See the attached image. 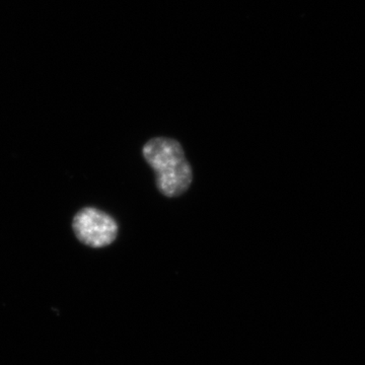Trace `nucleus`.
Returning <instances> with one entry per match:
<instances>
[{
  "mask_svg": "<svg viewBox=\"0 0 365 365\" xmlns=\"http://www.w3.org/2000/svg\"><path fill=\"white\" fill-rule=\"evenodd\" d=\"M143 155L155 172V185L162 195L177 198L188 191L193 182V170L179 141L155 137L144 144Z\"/></svg>",
  "mask_w": 365,
  "mask_h": 365,
  "instance_id": "1",
  "label": "nucleus"
},
{
  "mask_svg": "<svg viewBox=\"0 0 365 365\" xmlns=\"http://www.w3.org/2000/svg\"><path fill=\"white\" fill-rule=\"evenodd\" d=\"M72 227L79 242L96 249L110 246L116 241L119 232L118 223L111 215L93 207L78 211Z\"/></svg>",
  "mask_w": 365,
  "mask_h": 365,
  "instance_id": "2",
  "label": "nucleus"
}]
</instances>
